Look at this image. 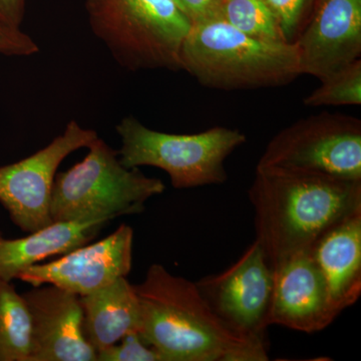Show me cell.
Returning a JSON list of instances; mask_svg holds the SVG:
<instances>
[{
	"mask_svg": "<svg viewBox=\"0 0 361 361\" xmlns=\"http://www.w3.org/2000/svg\"><path fill=\"white\" fill-rule=\"evenodd\" d=\"M248 196L256 240L273 268L310 251L327 230L360 211L361 180L257 166Z\"/></svg>",
	"mask_w": 361,
	"mask_h": 361,
	"instance_id": "1",
	"label": "cell"
},
{
	"mask_svg": "<svg viewBox=\"0 0 361 361\" xmlns=\"http://www.w3.org/2000/svg\"><path fill=\"white\" fill-rule=\"evenodd\" d=\"M141 308L140 337L163 361H265L264 337L225 322L196 283L153 264L134 285Z\"/></svg>",
	"mask_w": 361,
	"mask_h": 361,
	"instance_id": "2",
	"label": "cell"
},
{
	"mask_svg": "<svg viewBox=\"0 0 361 361\" xmlns=\"http://www.w3.org/2000/svg\"><path fill=\"white\" fill-rule=\"evenodd\" d=\"M180 59L182 70L212 89L279 87L302 75L295 42L253 39L222 18L193 25Z\"/></svg>",
	"mask_w": 361,
	"mask_h": 361,
	"instance_id": "3",
	"label": "cell"
},
{
	"mask_svg": "<svg viewBox=\"0 0 361 361\" xmlns=\"http://www.w3.org/2000/svg\"><path fill=\"white\" fill-rule=\"evenodd\" d=\"M90 28L130 71L182 70L193 23L175 0H85Z\"/></svg>",
	"mask_w": 361,
	"mask_h": 361,
	"instance_id": "4",
	"label": "cell"
},
{
	"mask_svg": "<svg viewBox=\"0 0 361 361\" xmlns=\"http://www.w3.org/2000/svg\"><path fill=\"white\" fill-rule=\"evenodd\" d=\"M87 149L84 160L56 176L52 222L113 220L141 213L149 199L165 191L160 179L147 177L139 168L125 167L118 151L99 137Z\"/></svg>",
	"mask_w": 361,
	"mask_h": 361,
	"instance_id": "5",
	"label": "cell"
},
{
	"mask_svg": "<svg viewBox=\"0 0 361 361\" xmlns=\"http://www.w3.org/2000/svg\"><path fill=\"white\" fill-rule=\"evenodd\" d=\"M116 132L125 167L161 169L175 189L223 184L228 178L226 159L246 142L239 130L215 127L198 134H167L149 129L132 116L121 121Z\"/></svg>",
	"mask_w": 361,
	"mask_h": 361,
	"instance_id": "6",
	"label": "cell"
},
{
	"mask_svg": "<svg viewBox=\"0 0 361 361\" xmlns=\"http://www.w3.org/2000/svg\"><path fill=\"white\" fill-rule=\"evenodd\" d=\"M257 166L361 180V121L327 111L302 118L271 140Z\"/></svg>",
	"mask_w": 361,
	"mask_h": 361,
	"instance_id": "7",
	"label": "cell"
},
{
	"mask_svg": "<svg viewBox=\"0 0 361 361\" xmlns=\"http://www.w3.org/2000/svg\"><path fill=\"white\" fill-rule=\"evenodd\" d=\"M99 137L75 121L63 134L32 156L0 167V203L11 221L23 232L32 233L52 222L51 200L56 171L73 152L87 146Z\"/></svg>",
	"mask_w": 361,
	"mask_h": 361,
	"instance_id": "8",
	"label": "cell"
},
{
	"mask_svg": "<svg viewBox=\"0 0 361 361\" xmlns=\"http://www.w3.org/2000/svg\"><path fill=\"white\" fill-rule=\"evenodd\" d=\"M196 286L218 315L240 332L264 337L273 292V270L257 240L220 274Z\"/></svg>",
	"mask_w": 361,
	"mask_h": 361,
	"instance_id": "9",
	"label": "cell"
},
{
	"mask_svg": "<svg viewBox=\"0 0 361 361\" xmlns=\"http://www.w3.org/2000/svg\"><path fill=\"white\" fill-rule=\"evenodd\" d=\"M134 230L122 224L106 238L78 247L58 260L30 266L18 279L33 287L51 284L78 295L99 290L132 270Z\"/></svg>",
	"mask_w": 361,
	"mask_h": 361,
	"instance_id": "10",
	"label": "cell"
},
{
	"mask_svg": "<svg viewBox=\"0 0 361 361\" xmlns=\"http://www.w3.org/2000/svg\"><path fill=\"white\" fill-rule=\"evenodd\" d=\"M32 322L28 361H97L84 334L80 296L44 284L23 292Z\"/></svg>",
	"mask_w": 361,
	"mask_h": 361,
	"instance_id": "11",
	"label": "cell"
},
{
	"mask_svg": "<svg viewBox=\"0 0 361 361\" xmlns=\"http://www.w3.org/2000/svg\"><path fill=\"white\" fill-rule=\"evenodd\" d=\"M295 44L302 75L319 80L361 56V0H315Z\"/></svg>",
	"mask_w": 361,
	"mask_h": 361,
	"instance_id": "12",
	"label": "cell"
},
{
	"mask_svg": "<svg viewBox=\"0 0 361 361\" xmlns=\"http://www.w3.org/2000/svg\"><path fill=\"white\" fill-rule=\"evenodd\" d=\"M273 270L267 326L280 325L305 334L329 326L336 315L326 284L310 251L285 259Z\"/></svg>",
	"mask_w": 361,
	"mask_h": 361,
	"instance_id": "13",
	"label": "cell"
},
{
	"mask_svg": "<svg viewBox=\"0 0 361 361\" xmlns=\"http://www.w3.org/2000/svg\"><path fill=\"white\" fill-rule=\"evenodd\" d=\"M310 253L322 272L337 317L361 294V210L327 230Z\"/></svg>",
	"mask_w": 361,
	"mask_h": 361,
	"instance_id": "14",
	"label": "cell"
},
{
	"mask_svg": "<svg viewBox=\"0 0 361 361\" xmlns=\"http://www.w3.org/2000/svg\"><path fill=\"white\" fill-rule=\"evenodd\" d=\"M109 221L54 222L18 239H6L0 234V280L13 281L23 270L44 259L65 255L85 245Z\"/></svg>",
	"mask_w": 361,
	"mask_h": 361,
	"instance_id": "15",
	"label": "cell"
},
{
	"mask_svg": "<svg viewBox=\"0 0 361 361\" xmlns=\"http://www.w3.org/2000/svg\"><path fill=\"white\" fill-rule=\"evenodd\" d=\"M85 339L97 351L139 331L141 308L134 285L120 277L103 288L80 296Z\"/></svg>",
	"mask_w": 361,
	"mask_h": 361,
	"instance_id": "16",
	"label": "cell"
},
{
	"mask_svg": "<svg viewBox=\"0 0 361 361\" xmlns=\"http://www.w3.org/2000/svg\"><path fill=\"white\" fill-rule=\"evenodd\" d=\"M30 348L27 304L11 281L0 280V361H28Z\"/></svg>",
	"mask_w": 361,
	"mask_h": 361,
	"instance_id": "17",
	"label": "cell"
},
{
	"mask_svg": "<svg viewBox=\"0 0 361 361\" xmlns=\"http://www.w3.org/2000/svg\"><path fill=\"white\" fill-rule=\"evenodd\" d=\"M221 18L253 39L286 42L263 0H224Z\"/></svg>",
	"mask_w": 361,
	"mask_h": 361,
	"instance_id": "18",
	"label": "cell"
},
{
	"mask_svg": "<svg viewBox=\"0 0 361 361\" xmlns=\"http://www.w3.org/2000/svg\"><path fill=\"white\" fill-rule=\"evenodd\" d=\"M322 85L304 99L306 106H360L361 59L322 78Z\"/></svg>",
	"mask_w": 361,
	"mask_h": 361,
	"instance_id": "19",
	"label": "cell"
},
{
	"mask_svg": "<svg viewBox=\"0 0 361 361\" xmlns=\"http://www.w3.org/2000/svg\"><path fill=\"white\" fill-rule=\"evenodd\" d=\"M288 44H294L310 20L315 0H263Z\"/></svg>",
	"mask_w": 361,
	"mask_h": 361,
	"instance_id": "20",
	"label": "cell"
},
{
	"mask_svg": "<svg viewBox=\"0 0 361 361\" xmlns=\"http://www.w3.org/2000/svg\"><path fill=\"white\" fill-rule=\"evenodd\" d=\"M97 361H163L161 355L142 341L137 331L97 353Z\"/></svg>",
	"mask_w": 361,
	"mask_h": 361,
	"instance_id": "21",
	"label": "cell"
},
{
	"mask_svg": "<svg viewBox=\"0 0 361 361\" xmlns=\"http://www.w3.org/2000/svg\"><path fill=\"white\" fill-rule=\"evenodd\" d=\"M39 51L37 42L20 28L0 20V54L7 56H30Z\"/></svg>",
	"mask_w": 361,
	"mask_h": 361,
	"instance_id": "22",
	"label": "cell"
},
{
	"mask_svg": "<svg viewBox=\"0 0 361 361\" xmlns=\"http://www.w3.org/2000/svg\"><path fill=\"white\" fill-rule=\"evenodd\" d=\"M193 25L221 18L224 0H175Z\"/></svg>",
	"mask_w": 361,
	"mask_h": 361,
	"instance_id": "23",
	"label": "cell"
},
{
	"mask_svg": "<svg viewBox=\"0 0 361 361\" xmlns=\"http://www.w3.org/2000/svg\"><path fill=\"white\" fill-rule=\"evenodd\" d=\"M25 0H0V20L20 28L25 14Z\"/></svg>",
	"mask_w": 361,
	"mask_h": 361,
	"instance_id": "24",
	"label": "cell"
}]
</instances>
